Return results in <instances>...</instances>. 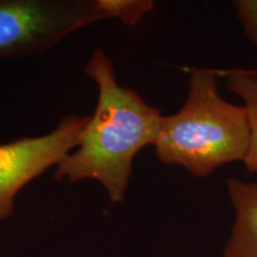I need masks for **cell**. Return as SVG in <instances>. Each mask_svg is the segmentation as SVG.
Here are the masks:
<instances>
[{"label": "cell", "mask_w": 257, "mask_h": 257, "mask_svg": "<svg viewBox=\"0 0 257 257\" xmlns=\"http://www.w3.org/2000/svg\"><path fill=\"white\" fill-rule=\"evenodd\" d=\"M88 119L89 115L70 114L49 134L0 144V218L11 216L24 186L78 147Z\"/></svg>", "instance_id": "277c9868"}, {"label": "cell", "mask_w": 257, "mask_h": 257, "mask_svg": "<svg viewBox=\"0 0 257 257\" xmlns=\"http://www.w3.org/2000/svg\"><path fill=\"white\" fill-rule=\"evenodd\" d=\"M226 78V86L243 100L248 114L250 141L244 165L250 173H257V70H214Z\"/></svg>", "instance_id": "8992f818"}, {"label": "cell", "mask_w": 257, "mask_h": 257, "mask_svg": "<svg viewBox=\"0 0 257 257\" xmlns=\"http://www.w3.org/2000/svg\"><path fill=\"white\" fill-rule=\"evenodd\" d=\"M104 19L107 0H0V61L43 53Z\"/></svg>", "instance_id": "3957f363"}, {"label": "cell", "mask_w": 257, "mask_h": 257, "mask_svg": "<svg viewBox=\"0 0 257 257\" xmlns=\"http://www.w3.org/2000/svg\"><path fill=\"white\" fill-rule=\"evenodd\" d=\"M236 220L224 257H257V182L226 180Z\"/></svg>", "instance_id": "5b68a950"}, {"label": "cell", "mask_w": 257, "mask_h": 257, "mask_svg": "<svg viewBox=\"0 0 257 257\" xmlns=\"http://www.w3.org/2000/svg\"><path fill=\"white\" fill-rule=\"evenodd\" d=\"M188 93L176 113L163 115L155 154L163 165L181 166L195 178L244 161L250 126L244 106L221 96L214 70L189 69Z\"/></svg>", "instance_id": "7a4b0ae2"}, {"label": "cell", "mask_w": 257, "mask_h": 257, "mask_svg": "<svg viewBox=\"0 0 257 257\" xmlns=\"http://www.w3.org/2000/svg\"><path fill=\"white\" fill-rule=\"evenodd\" d=\"M85 73L98 86V104L78 147L56 166L55 179L96 180L111 202H123L135 157L155 144L163 115L135 89L121 87L113 64L100 48L92 53Z\"/></svg>", "instance_id": "6da1fadb"}, {"label": "cell", "mask_w": 257, "mask_h": 257, "mask_svg": "<svg viewBox=\"0 0 257 257\" xmlns=\"http://www.w3.org/2000/svg\"><path fill=\"white\" fill-rule=\"evenodd\" d=\"M232 4L244 34L252 44L257 46V0H237Z\"/></svg>", "instance_id": "52a82bcc"}]
</instances>
